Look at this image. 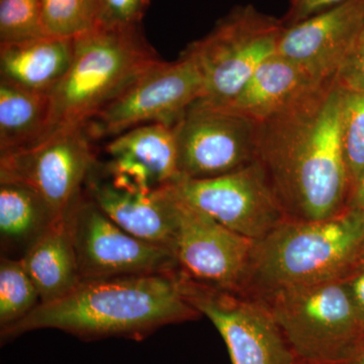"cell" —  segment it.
Here are the masks:
<instances>
[{
  "instance_id": "6da1fadb",
  "label": "cell",
  "mask_w": 364,
  "mask_h": 364,
  "mask_svg": "<svg viewBox=\"0 0 364 364\" xmlns=\"http://www.w3.org/2000/svg\"><path fill=\"white\" fill-rule=\"evenodd\" d=\"M343 90L335 79L257 126V161L287 219L344 212L350 184L342 153Z\"/></svg>"
},
{
  "instance_id": "7a4b0ae2",
  "label": "cell",
  "mask_w": 364,
  "mask_h": 364,
  "mask_svg": "<svg viewBox=\"0 0 364 364\" xmlns=\"http://www.w3.org/2000/svg\"><path fill=\"white\" fill-rule=\"evenodd\" d=\"M184 298L176 270L156 274L82 280L71 293L40 304L2 328V339L40 329H58L85 340H141L163 326L200 317Z\"/></svg>"
},
{
  "instance_id": "3957f363",
  "label": "cell",
  "mask_w": 364,
  "mask_h": 364,
  "mask_svg": "<svg viewBox=\"0 0 364 364\" xmlns=\"http://www.w3.org/2000/svg\"><path fill=\"white\" fill-rule=\"evenodd\" d=\"M364 256V215L347 208L317 221L287 219L254 242L243 293L260 296L287 287L341 279Z\"/></svg>"
},
{
  "instance_id": "277c9868",
  "label": "cell",
  "mask_w": 364,
  "mask_h": 364,
  "mask_svg": "<svg viewBox=\"0 0 364 364\" xmlns=\"http://www.w3.org/2000/svg\"><path fill=\"white\" fill-rule=\"evenodd\" d=\"M160 61L139 26H97L74 38L70 69L50 95L46 138L55 132L87 126L105 105Z\"/></svg>"
},
{
  "instance_id": "5b68a950",
  "label": "cell",
  "mask_w": 364,
  "mask_h": 364,
  "mask_svg": "<svg viewBox=\"0 0 364 364\" xmlns=\"http://www.w3.org/2000/svg\"><path fill=\"white\" fill-rule=\"evenodd\" d=\"M269 309L299 360L345 363L364 333L341 279L256 296Z\"/></svg>"
},
{
  "instance_id": "8992f818",
  "label": "cell",
  "mask_w": 364,
  "mask_h": 364,
  "mask_svg": "<svg viewBox=\"0 0 364 364\" xmlns=\"http://www.w3.org/2000/svg\"><path fill=\"white\" fill-rule=\"evenodd\" d=\"M284 26L282 20L251 4L235 7L203 39L184 50L195 60L205 81L196 105L229 104L262 62L277 53Z\"/></svg>"
},
{
  "instance_id": "52a82bcc",
  "label": "cell",
  "mask_w": 364,
  "mask_h": 364,
  "mask_svg": "<svg viewBox=\"0 0 364 364\" xmlns=\"http://www.w3.org/2000/svg\"><path fill=\"white\" fill-rule=\"evenodd\" d=\"M65 218L82 280L156 274L177 269L171 250L127 232L85 191Z\"/></svg>"
},
{
  "instance_id": "ba28073f",
  "label": "cell",
  "mask_w": 364,
  "mask_h": 364,
  "mask_svg": "<svg viewBox=\"0 0 364 364\" xmlns=\"http://www.w3.org/2000/svg\"><path fill=\"white\" fill-rule=\"evenodd\" d=\"M205 81L183 51L174 62L160 61L134 81L87 124L91 136H119L153 123L176 124L203 97Z\"/></svg>"
},
{
  "instance_id": "9c48e42d",
  "label": "cell",
  "mask_w": 364,
  "mask_h": 364,
  "mask_svg": "<svg viewBox=\"0 0 364 364\" xmlns=\"http://www.w3.org/2000/svg\"><path fill=\"white\" fill-rule=\"evenodd\" d=\"M87 126L55 132L40 143L0 153V182L26 184L46 200L57 220L82 193L97 164Z\"/></svg>"
},
{
  "instance_id": "30bf717a",
  "label": "cell",
  "mask_w": 364,
  "mask_h": 364,
  "mask_svg": "<svg viewBox=\"0 0 364 364\" xmlns=\"http://www.w3.org/2000/svg\"><path fill=\"white\" fill-rule=\"evenodd\" d=\"M176 273L189 305L221 334L232 364H296L298 359L260 299L198 284Z\"/></svg>"
},
{
  "instance_id": "8fae6325",
  "label": "cell",
  "mask_w": 364,
  "mask_h": 364,
  "mask_svg": "<svg viewBox=\"0 0 364 364\" xmlns=\"http://www.w3.org/2000/svg\"><path fill=\"white\" fill-rule=\"evenodd\" d=\"M177 196L235 233L259 241L287 219L259 162L208 179H179Z\"/></svg>"
},
{
  "instance_id": "7c38bea8",
  "label": "cell",
  "mask_w": 364,
  "mask_h": 364,
  "mask_svg": "<svg viewBox=\"0 0 364 364\" xmlns=\"http://www.w3.org/2000/svg\"><path fill=\"white\" fill-rule=\"evenodd\" d=\"M257 126L227 109L191 105L176 124L179 179L214 178L252 164Z\"/></svg>"
},
{
  "instance_id": "4fadbf2b",
  "label": "cell",
  "mask_w": 364,
  "mask_h": 364,
  "mask_svg": "<svg viewBox=\"0 0 364 364\" xmlns=\"http://www.w3.org/2000/svg\"><path fill=\"white\" fill-rule=\"evenodd\" d=\"M253 247L250 239L223 226L177 196L173 253L176 270L184 277L215 289L242 294Z\"/></svg>"
},
{
  "instance_id": "5bb4252c",
  "label": "cell",
  "mask_w": 364,
  "mask_h": 364,
  "mask_svg": "<svg viewBox=\"0 0 364 364\" xmlns=\"http://www.w3.org/2000/svg\"><path fill=\"white\" fill-rule=\"evenodd\" d=\"M102 171L97 163L86 179V195L129 233L173 252L177 220L173 186L145 188Z\"/></svg>"
},
{
  "instance_id": "9a60e30c",
  "label": "cell",
  "mask_w": 364,
  "mask_h": 364,
  "mask_svg": "<svg viewBox=\"0 0 364 364\" xmlns=\"http://www.w3.org/2000/svg\"><path fill=\"white\" fill-rule=\"evenodd\" d=\"M363 28L364 0H346L284 28L277 53L318 80H330L336 75Z\"/></svg>"
},
{
  "instance_id": "2e32d148",
  "label": "cell",
  "mask_w": 364,
  "mask_h": 364,
  "mask_svg": "<svg viewBox=\"0 0 364 364\" xmlns=\"http://www.w3.org/2000/svg\"><path fill=\"white\" fill-rule=\"evenodd\" d=\"M325 82L275 53L260 64L240 92L220 109L259 123L296 104Z\"/></svg>"
},
{
  "instance_id": "e0dca14e",
  "label": "cell",
  "mask_w": 364,
  "mask_h": 364,
  "mask_svg": "<svg viewBox=\"0 0 364 364\" xmlns=\"http://www.w3.org/2000/svg\"><path fill=\"white\" fill-rule=\"evenodd\" d=\"M74 58V39L38 38L0 44V80L23 90L51 95Z\"/></svg>"
},
{
  "instance_id": "ac0fdd59",
  "label": "cell",
  "mask_w": 364,
  "mask_h": 364,
  "mask_svg": "<svg viewBox=\"0 0 364 364\" xmlns=\"http://www.w3.org/2000/svg\"><path fill=\"white\" fill-rule=\"evenodd\" d=\"M21 259L37 287L41 304L63 298L82 282L65 217L40 235Z\"/></svg>"
},
{
  "instance_id": "d6986e66",
  "label": "cell",
  "mask_w": 364,
  "mask_h": 364,
  "mask_svg": "<svg viewBox=\"0 0 364 364\" xmlns=\"http://www.w3.org/2000/svg\"><path fill=\"white\" fill-rule=\"evenodd\" d=\"M112 157H123L142 167L156 186L179 179L176 124L153 123L117 136L107 147Z\"/></svg>"
},
{
  "instance_id": "ffe728a7",
  "label": "cell",
  "mask_w": 364,
  "mask_h": 364,
  "mask_svg": "<svg viewBox=\"0 0 364 364\" xmlns=\"http://www.w3.org/2000/svg\"><path fill=\"white\" fill-rule=\"evenodd\" d=\"M50 95L0 80V153L40 143L49 129Z\"/></svg>"
},
{
  "instance_id": "44dd1931",
  "label": "cell",
  "mask_w": 364,
  "mask_h": 364,
  "mask_svg": "<svg viewBox=\"0 0 364 364\" xmlns=\"http://www.w3.org/2000/svg\"><path fill=\"white\" fill-rule=\"evenodd\" d=\"M51 208L32 188L18 182H0V236L2 245L23 252L53 223Z\"/></svg>"
},
{
  "instance_id": "7402d4cb",
  "label": "cell",
  "mask_w": 364,
  "mask_h": 364,
  "mask_svg": "<svg viewBox=\"0 0 364 364\" xmlns=\"http://www.w3.org/2000/svg\"><path fill=\"white\" fill-rule=\"evenodd\" d=\"M41 304L37 287L23 259L2 257L0 261V326L18 322Z\"/></svg>"
},
{
  "instance_id": "603a6c76",
  "label": "cell",
  "mask_w": 364,
  "mask_h": 364,
  "mask_svg": "<svg viewBox=\"0 0 364 364\" xmlns=\"http://www.w3.org/2000/svg\"><path fill=\"white\" fill-rule=\"evenodd\" d=\"M42 25L48 37L74 39L97 28L95 0H40Z\"/></svg>"
},
{
  "instance_id": "cb8c5ba5",
  "label": "cell",
  "mask_w": 364,
  "mask_h": 364,
  "mask_svg": "<svg viewBox=\"0 0 364 364\" xmlns=\"http://www.w3.org/2000/svg\"><path fill=\"white\" fill-rule=\"evenodd\" d=\"M340 136L351 191L364 174V95L343 90Z\"/></svg>"
},
{
  "instance_id": "d4e9b609",
  "label": "cell",
  "mask_w": 364,
  "mask_h": 364,
  "mask_svg": "<svg viewBox=\"0 0 364 364\" xmlns=\"http://www.w3.org/2000/svg\"><path fill=\"white\" fill-rule=\"evenodd\" d=\"M45 37L40 0H0V44Z\"/></svg>"
},
{
  "instance_id": "484cf974",
  "label": "cell",
  "mask_w": 364,
  "mask_h": 364,
  "mask_svg": "<svg viewBox=\"0 0 364 364\" xmlns=\"http://www.w3.org/2000/svg\"><path fill=\"white\" fill-rule=\"evenodd\" d=\"M95 1L97 26L107 28L139 26L149 4V0H95Z\"/></svg>"
},
{
  "instance_id": "4316f807",
  "label": "cell",
  "mask_w": 364,
  "mask_h": 364,
  "mask_svg": "<svg viewBox=\"0 0 364 364\" xmlns=\"http://www.w3.org/2000/svg\"><path fill=\"white\" fill-rule=\"evenodd\" d=\"M334 79L342 90L364 95V28L345 57Z\"/></svg>"
},
{
  "instance_id": "83f0119b",
  "label": "cell",
  "mask_w": 364,
  "mask_h": 364,
  "mask_svg": "<svg viewBox=\"0 0 364 364\" xmlns=\"http://www.w3.org/2000/svg\"><path fill=\"white\" fill-rule=\"evenodd\" d=\"M345 1L346 0H291L289 11L282 21L284 26L289 28Z\"/></svg>"
},
{
  "instance_id": "f1b7e54d",
  "label": "cell",
  "mask_w": 364,
  "mask_h": 364,
  "mask_svg": "<svg viewBox=\"0 0 364 364\" xmlns=\"http://www.w3.org/2000/svg\"><path fill=\"white\" fill-rule=\"evenodd\" d=\"M364 333V256L341 279Z\"/></svg>"
},
{
  "instance_id": "f546056e",
  "label": "cell",
  "mask_w": 364,
  "mask_h": 364,
  "mask_svg": "<svg viewBox=\"0 0 364 364\" xmlns=\"http://www.w3.org/2000/svg\"><path fill=\"white\" fill-rule=\"evenodd\" d=\"M347 208L358 210L364 215V174L358 183L351 188Z\"/></svg>"
},
{
  "instance_id": "4dcf8cb0",
  "label": "cell",
  "mask_w": 364,
  "mask_h": 364,
  "mask_svg": "<svg viewBox=\"0 0 364 364\" xmlns=\"http://www.w3.org/2000/svg\"><path fill=\"white\" fill-rule=\"evenodd\" d=\"M344 364H364V341L363 343L358 347L355 353L352 355V358Z\"/></svg>"
},
{
  "instance_id": "1f68e13d",
  "label": "cell",
  "mask_w": 364,
  "mask_h": 364,
  "mask_svg": "<svg viewBox=\"0 0 364 364\" xmlns=\"http://www.w3.org/2000/svg\"><path fill=\"white\" fill-rule=\"evenodd\" d=\"M296 364H344V363H314V361L296 360Z\"/></svg>"
}]
</instances>
